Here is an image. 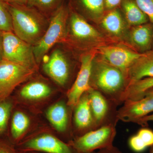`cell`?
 Instances as JSON below:
<instances>
[{
	"mask_svg": "<svg viewBox=\"0 0 153 153\" xmlns=\"http://www.w3.org/2000/svg\"><path fill=\"white\" fill-rule=\"evenodd\" d=\"M7 6L14 34L33 47L38 44L48 28L49 20L37 9L27 5L7 4Z\"/></svg>",
	"mask_w": 153,
	"mask_h": 153,
	"instance_id": "cell-1",
	"label": "cell"
},
{
	"mask_svg": "<svg viewBox=\"0 0 153 153\" xmlns=\"http://www.w3.org/2000/svg\"><path fill=\"white\" fill-rule=\"evenodd\" d=\"M91 88L98 91L118 105L123 103L128 86L124 74L106 61H94L90 81Z\"/></svg>",
	"mask_w": 153,
	"mask_h": 153,
	"instance_id": "cell-2",
	"label": "cell"
},
{
	"mask_svg": "<svg viewBox=\"0 0 153 153\" xmlns=\"http://www.w3.org/2000/svg\"><path fill=\"white\" fill-rule=\"evenodd\" d=\"M69 18L68 10L60 5L52 14L45 34L38 44L33 46L37 63H40L55 44L63 43L66 38Z\"/></svg>",
	"mask_w": 153,
	"mask_h": 153,
	"instance_id": "cell-3",
	"label": "cell"
},
{
	"mask_svg": "<svg viewBox=\"0 0 153 153\" xmlns=\"http://www.w3.org/2000/svg\"><path fill=\"white\" fill-rule=\"evenodd\" d=\"M2 59L36 71L38 63L33 47L17 37L13 32H3Z\"/></svg>",
	"mask_w": 153,
	"mask_h": 153,
	"instance_id": "cell-4",
	"label": "cell"
},
{
	"mask_svg": "<svg viewBox=\"0 0 153 153\" xmlns=\"http://www.w3.org/2000/svg\"><path fill=\"white\" fill-rule=\"evenodd\" d=\"M116 134V126L109 125L74 138L68 144L78 153H92L114 146Z\"/></svg>",
	"mask_w": 153,
	"mask_h": 153,
	"instance_id": "cell-5",
	"label": "cell"
},
{
	"mask_svg": "<svg viewBox=\"0 0 153 153\" xmlns=\"http://www.w3.org/2000/svg\"><path fill=\"white\" fill-rule=\"evenodd\" d=\"M35 71L7 60H0V101L10 97L17 87L29 79Z\"/></svg>",
	"mask_w": 153,
	"mask_h": 153,
	"instance_id": "cell-6",
	"label": "cell"
},
{
	"mask_svg": "<svg viewBox=\"0 0 153 153\" xmlns=\"http://www.w3.org/2000/svg\"><path fill=\"white\" fill-rule=\"evenodd\" d=\"M89 102L97 129L103 126H117L118 105L98 91H88Z\"/></svg>",
	"mask_w": 153,
	"mask_h": 153,
	"instance_id": "cell-7",
	"label": "cell"
},
{
	"mask_svg": "<svg viewBox=\"0 0 153 153\" xmlns=\"http://www.w3.org/2000/svg\"><path fill=\"white\" fill-rule=\"evenodd\" d=\"M20 152H41L44 153H79L68 143L55 135L42 134L30 138L17 144Z\"/></svg>",
	"mask_w": 153,
	"mask_h": 153,
	"instance_id": "cell-8",
	"label": "cell"
},
{
	"mask_svg": "<svg viewBox=\"0 0 153 153\" xmlns=\"http://www.w3.org/2000/svg\"><path fill=\"white\" fill-rule=\"evenodd\" d=\"M94 55L86 53L81 57V65L76 79L67 93V105L72 108L78 103L82 95L90 90V81Z\"/></svg>",
	"mask_w": 153,
	"mask_h": 153,
	"instance_id": "cell-9",
	"label": "cell"
},
{
	"mask_svg": "<svg viewBox=\"0 0 153 153\" xmlns=\"http://www.w3.org/2000/svg\"><path fill=\"white\" fill-rule=\"evenodd\" d=\"M68 20V28L63 43L79 47L99 38V33L79 14L72 13Z\"/></svg>",
	"mask_w": 153,
	"mask_h": 153,
	"instance_id": "cell-10",
	"label": "cell"
},
{
	"mask_svg": "<svg viewBox=\"0 0 153 153\" xmlns=\"http://www.w3.org/2000/svg\"><path fill=\"white\" fill-rule=\"evenodd\" d=\"M118 109L119 120L137 123L139 120L153 112V88L146 91L143 98L136 100H126Z\"/></svg>",
	"mask_w": 153,
	"mask_h": 153,
	"instance_id": "cell-11",
	"label": "cell"
},
{
	"mask_svg": "<svg viewBox=\"0 0 153 153\" xmlns=\"http://www.w3.org/2000/svg\"><path fill=\"white\" fill-rule=\"evenodd\" d=\"M44 72L55 82L64 86L68 82L70 75V66L64 53L56 49L44 61L43 66Z\"/></svg>",
	"mask_w": 153,
	"mask_h": 153,
	"instance_id": "cell-12",
	"label": "cell"
},
{
	"mask_svg": "<svg viewBox=\"0 0 153 153\" xmlns=\"http://www.w3.org/2000/svg\"><path fill=\"white\" fill-rule=\"evenodd\" d=\"M100 52L105 61L120 69L126 77L127 72L134 62L142 54L117 46H108L100 48Z\"/></svg>",
	"mask_w": 153,
	"mask_h": 153,
	"instance_id": "cell-13",
	"label": "cell"
},
{
	"mask_svg": "<svg viewBox=\"0 0 153 153\" xmlns=\"http://www.w3.org/2000/svg\"><path fill=\"white\" fill-rule=\"evenodd\" d=\"M74 108V126L78 131L81 132V136L96 129L88 91L82 96Z\"/></svg>",
	"mask_w": 153,
	"mask_h": 153,
	"instance_id": "cell-14",
	"label": "cell"
},
{
	"mask_svg": "<svg viewBox=\"0 0 153 153\" xmlns=\"http://www.w3.org/2000/svg\"><path fill=\"white\" fill-rule=\"evenodd\" d=\"M153 77V51L142 54L130 66L126 74L128 86L144 78Z\"/></svg>",
	"mask_w": 153,
	"mask_h": 153,
	"instance_id": "cell-15",
	"label": "cell"
},
{
	"mask_svg": "<svg viewBox=\"0 0 153 153\" xmlns=\"http://www.w3.org/2000/svg\"><path fill=\"white\" fill-rule=\"evenodd\" d=\"M131 39L133 44L139 50H149L153 42L152 24L147 23L135 26L131 33Z\"/></svg>",
	"mask_w": 153,
	"mask_h": 153,
	"instance_id": "cell-16",
	"label": "cell"
},
{
	"mask_svg": "<svg viewBox=\"0 0 153 153\" xmlns=\"http://www.w3.org/2000/svg\"><path fill=\"white\" fill-rule=\"evenodd\" d=\"M47 119L59 132L66 131L68 125V111L66 105L59 102L50 106L46 112Z\"/></svg>",
	"mask_w": 153,
	"mask_h": 153,
	"instance_id": "cell-17",
	"label": "cell"
},
{
	"mask_svg": "<svg viewBox=\"0 0 153 153\" xmlns=\"http://www.w3.org/2000/svg\"><path fill=\"white\" fill-rule=\"evenodd\" d=\"M30 124V119L27 115L22 111H15L11 119L10 141L13 144H19Z\"/></svg>",
	"mask_w": 153,
	"mask_h": 153,
	"instance_id": "cell-18",
	"label": "cell"
},
{
	"mask_svg": "<svg viewBox=\"0 0 153 153\" xmlns=\"http://www.w3.org/2000/svg\"><path fill=\"white\" fill-rule=\"evenodd\" d=\"M122 6L126 19L130 25L137 26L147 23L148 17L134 0H123Z\"/></svg>",
	"mask_w": 153,
	"mask_h": 153,
	"instance_id": "cell-19",
	"label": "cell"
},
{
	"mask_svg": "<svg viewBox=\"0 0 153 153\" xmlns=\"http://www.w3.org/2000/svg\"><path fill=\"white\" fill-rule=\"evenodd\" d=\"M51 93V89L48 85L40 81L30 82L20 91L22 97L30 100H38L46 98Z\"/></svg>",
	"mask_w": 153,
	"mask_h": 153,
	"instance_id": "cell-20",
	"label": "cell"
},
{
	"mask_svg": "<svg viewBox=\"0 0 153 153\" xmlns=\"http://www.w3.org/2000/svg\"><path fill=\"white\" fill-rule=\"evenodd\" d=\"M153 88V77L144 78L131 83L126 91L123 98L126 100H136L143 98L146 91Z\"/></svg>",
	"mask_w": 153,
	"mask_h": 153,
	"instance_id": "cell-21",
	"label": "cell"
},
{
	"mask_svg": "<svg viewBox=\"0 0 153 153\" xmlns=\"http://www.w3.org/2000/svg\"><path fill=\"white\" fill-rule=\"evenodd\" d=\"M102 26L110 34L120 36L124 30L123 21L120 13L117 10L110 11L102 19Z\"/></svg>",
	"mask_w": 153,
	"mask_h": 153,
	"instance_id": "cell-22",
	"label": "cell"
},
{
	"mask_svg": "<svg viewBox=\"0 0 153 153\" xmlns=\"http://www.w3.org/2000/svg\"><path fill=\"white\" fill-rule=\"evenodd\" d=\"M10 97L0 101V138L6 133L8 127L13 104Z\"/></svg>",
	"mask_w": 153,
	"mask_h": 153,
	"instance_id": "cell-23",
	"label": "cell"
},
{
	"mask_svg": "<svg viewBox=\"0 0 153 153\" xmlns=\"http://www.w3.org/2000/svg\"><path fill=\"white\" fill-rule=\"evenodd\" d=\"M60 2L61 0H28L27 5L37 9L44 15L53 13L60 7Z\"/></svg>",
	"mask_w": 153,
	"mask_h": 153,
	"instance_id": "cell-24",
	"label": "cell"
},
{
	"mask_svg": "<svg viewBox=\"0 0 153 153\" xmlns=\"http://www.w3.org/2000/svg\"><path fill=\"white\" fill-rule=\"evenodd\" d=\"M79 3L84 10L94 16H100L104 12L105 0H79Z\"/></svg>",
	"mask_w": 153,
	"mask_h": 153,
	"instance_id": "cell-25",
	"label": "cell"
},
{
	"mask_svg": "<svg viewBox=\"0 0 153 153\" xmlns=\"http://www.w3.org/2000/svg\"><path fill=\"white\" fill-rule=\"evenodd\" d=\"M0 31L13 32L12 18L7 5L0 0Z\"/></svg>",
	"mask_w": 153,
	"mask_h": 153,
	"instance_id": "cell-26",
	"label": "cell"
},
{
	"mask_svg": "<svg viewBox=\"0 0 153 153\" xmlns=\"http://www.w3.org/2000/svg\"><path fill=\"white\" fill-rule=\"evenodd\" d=\"M151 23L153 24V0H134Z\"/></svg>",
	"mask_w": 153,
	"mask_h": 153,
	"instance_id": "cell-27",
	"label": "cell"
},
{
	"mask_svg": "<svg viewBox=\"0 0 153 153\" xmlns=\"http://www.w3.org/2000/svg\"><path fill=\"white\" fill-rule=\"evenodd\" d=\"M128 144L130 148L135 152H143L147 148L137 134L129 138Z\"/></svg>",
	"mask_w": 153,
	"mask_h": 153,
	"instance_id": "cell-28",
	"label": "cell"
},
{
	"mask_svg": "<svg viewBox=\"0 0 153 153\" xmlns=\"http://www.w3.org/2000/svg\"><path fill=\"white\" fill-rule=\"evenodd\" d=\"M143 142L147 148L151 147L153 146V131L150 129L143 128L140 129L137 132Z\"/></svg>",
	"mask_w": 153,
	"mask_h": 153,
	"instance_id": "cell-29",
	"label": "cell"
},
{
	"mask_svg": "<svg viewBox=\"0 0 153 153\" xmlns=\"http://www.w3.org/2000/svg\"><path fill=\"white\" fill-rule=\"evenodd\" d=\"M0 153H19L10 141L0 138Z\"/></svg>",
	"mask_w": 153,
	"mask_h": 153,
	"instance_id": "cell-30",
	"label": "cell"
},
{
	"mask_svg": "<svg viewBox=\"0 0 153 153\" xmlns=\"http://www.w3.org/2000/svg\"><path fill=\"white\" fill-rule=\"evenodd\" d=\"M94 153H123L117 147L113 146L110 147L100 150Z\"/></svg>",
	"mask_w": 153,
	"mask_h": 153,
	"instance_id": "cell-31",
	"label": "cell"
},
{
	"mask_svg": "<svg viewBox=\"0 0 153 153\" xmlns=\"http://www.w3.org/2000/svg\"><path fill=\"white\" fill-rule=\"evenodd\" d=\"M122 0H105V4L106 8L112 9L118 5Z\"/></svg>",
	"mask_w": 153,
	"mask_h": 153,
	"instance_id": "cell-32",
	"label": "cell"
},
{
	"mask_svg": "<svg viewBox=\"0 0 153 153\" xmlns=\"http://www.w3.org/2000/svg\"><path fill=\"white\" fill-rule=\"evenodd\" d=\"M149 121H153V113L148 115L146 116L141 119L140 120H139L137 124L140 125L144 126L146 125V124Z\"/></svg>",
	"mask_w": 153,
	"mask_h": 153,
	"instance_id": "cell-33",
	"label": "cell"
},
{
	"mask_svg": "<svg viewBox=\"0 0 153 153\" xmlns=\"http://www.w3.org/2000/svg\"><path fill=\"white\" fill-rule=\"evenodd\" d=\"M8 4H16L19 5H27L28 0H4Z\"/></svg>",
	"mask_w": 153,
	"mask_h": 153,
	"instance_id": "cell-34",
	"label": "cell"
},
{
	"mask_svg": "<svg viewBox=\"0 0 153 153\" xmlns=\"http://www.w3.org/2000/svg\"><path fill=\"white\" fill-rule=\"evenodd\" d=\"M3 41V32L0 31V60L2 59Z\"/></svg>",
	"mask_w": 153,
	"mask_h": 153,
	"instance_id": "cell-35",
	"label": "cell"
},
{
	"mask_svg": "<svg viewBox=\"0 0 153 153\" xmlns=\"http://www.w3.org/2000/svg\"><path fill=\"white\" fill-rule=\"evenodd\" d=\"M21 153H44L41 152H34V151H31V152H24Z\"/></svg>",
	"mask_w": 153,
	"mask_h": 153,
	"instance_id": "cell-36",
	"label": "cell"
},
{
	"mask_svg": "<svg viewBox=\"0 0 153 153\" xmlns=\"http://www.w3.org/2000/svg\"><path fill=\"white\" fill-rule=\"evenodd\" d=\"M149 153H153V146L151 147Z\"/></svg>",
	"mask_w": 153,
	"mask_h": 153,
	"instance_id": "cell-37",
	"label": "cell"
},
{
	"mask_svg": "<svg viewBox=\"0 0 153 153\" xmlns=\"http://www.w3.org/2000/svg\"></svg>",
	"mask_w": 153,
	"mask_h": 153,
	"instance_id": "cell-38",
	"label": "cell"
},
{
	"mask_svg": "<svg viewBox=\"0 0 153 153\" xmlns=\"http://www.w3.org/2000/svg\"><path fill=\"white\" fill-rule=\"evenodd\" d=\"M94 153V152H93V153Z\"/></svg>",
	"mask_w": 153,
	"mask_h": 153,
	"instance_id": "cell-39",
	"label": "cell"
},
{
	"mask_svg": "<svg viewBox=\"0 0 153 153\" xmlns=\"http://www.w3.org/2000/svg\"></svg>",
	"mask_w": 153,
	"mask_h": 153,
	"instance_id": "cell-40",
	"label": "cell"
}]
</instances>
